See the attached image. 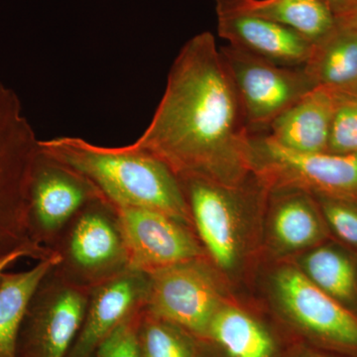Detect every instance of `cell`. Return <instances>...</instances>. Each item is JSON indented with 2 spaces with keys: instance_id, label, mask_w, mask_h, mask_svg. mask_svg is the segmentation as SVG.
<instances>
[{
  "instance_id": "cell-12",
  "label": "cell",
  "mask_w": 357,
  "mask_h": 357,
  "mask_svg": "<svg viewBox=\"0 0 357 357\" xmlns=\"http://www.w3.org/2000/svg\"><path fill=\"white\" fill-rule=\"evenodd\" d=\"M272 285L279 306L301 328L328 344L357 351L356 317L299 268H280Z\"/></svg>"
},
{
  "instance_id": "cell-22",
  "label": "cell",
  "mask_w": 357,
  "mask_h": 357,
  "mask_svg": "<svg viewBox=\"0 0 357 357\" xmlns=\"http://www.w3.org/2000/svg\"><path fill=\"white\" fill-rule=\"evenodd\" d=\"M185 333H189L143 309L138 330L142 357H197Z\"/></svg>"
},
{
  "instance_id": "cell-20",
  "label": "cell",
  "mask_w": 357,
  "mask_h": 357,
  "mask_svg": "<svg viewBox=\"0 0 357 357\" xmlns=\"http://www.w3.org/2000/svg\"><path fill=\"white\" fill-rule=\"evenodd\" d=\"M206 335L229 357H272L274 342L260 324L243 310L223 303L211 319Z\"/></svg>"
},
{
  "instance_id": "cell-11",
  "label": "cell",
  "mask_w": 357,
  "mask_h": 357,
  "mask_svg": "<svg viewBox=\"0 0 357 357\" xmlns=\"http://www.w3.org/2000/svg\"><path fill=\"white\" fill-rule=\"evenodd\" d=\"M116 213L130 269L151 274L203 259L204 248L180 220L148 208H116Z\"/></svg>"
},
{
  "instance_id": "cell-1",
  "label": "cell",
  "mask_w": 357,
  "mask_h": 357,
  "mask_svg": "<svg viewBox=\"0 0 357 357\" xmlns=\"http://www.w3.org/2000/svg\"><path fill=\"white\" fill-rule=\"evenodd\" d=\"M250 132L231 77L210 32L183 46L149 126L129 146L156 157L178 178L243 184Z\"/></svg>"
},
{
  "instance_id": "cell-24",
  "label": "cell",
  "mask_w": 357,
  "mask_h": 357,
  "mask_svg": "<svg viewBox=\"0 0 357 357\" xmlns=\"http://www.w3.org/2000/svg\"><path fill=\"white\" fill-rule=\"evenodd\" d=\"M312 196L331 229L345 243L357 248V201L325 195Z\"/></svg>"
},
{
  "instance_id": "cell-28",
  "label": "cell",
  "mask_w": 357,
  "mask_h": 357,
  "mask_svg": "<svg viewBox=\"0 0 357 357\" xmlns=\"http://www.w3.org/2000/svg\"><path fill=\"white\" fill-rule=\"evenodd\" d=\"M217 13H229L241 6L245 0H215Z\"/></svg>"
},
{
  "instance_id": "cell-2",
  "label": "cell",
  "mask_w": 357,
  "mask_h": 357,
  "mask_svg": "<svg viewBox=\"0 0 357 357\" xmlns=\"http://www.w3.org/2000/svg\"><path fill=\"white\" fill-rule=\"evenodd\" d=\"M40 152L81 175L115 208H148L191 227L180 178L161 160L126 145L105 147L75 136L39 141Z\"/></svg>"
},
{
  "instance_id": "cell-17",
  "label": "cell",
  "mask_w": 357,
  "mask_h": 357,
  "mask_svg": "<svg viewBox=\"0 0 357 357\" xmlns=\"http://www.w3.org/2000/svg\"><path fill=\"white\" fill-rule=\"evenodd\" d=\"M60 262L55 251L30 269L6 272L0 279V357H17L21 326L33 296Z\"/></svg>"
},
{
  "instance_id": "cell-21",
  "label": "cell",
  "mask_w": 357,
  "mask_h": 357,
  "mask_svg": "<svg viewBox=\"0 0 357 357\" xmlns=\"http://www.w3.org/2000/svg\"><path fill=\"white\" fill-rule=\"evenodd\" d=\"M298 268L314 285L340 303L356 298V267L340 249L328 245L309 249Z\"/></svg>"
},
{
  "instance_id": "cell-5",
  "label": "cell",
  "mask_w": 357,
  "mask_h": 357,
  "mask_svg": "<svg viewBox=\"0 0 357 357\" xmlns=\"http://www.w3.org/2000/svg\"><path fill=\"white\" fill-rule=\"evenodd\" d=\"M249 147L251 172L269 190L290 188L357 201V154L302 153L264 133L251 134Z\"/></svg>"
},
{
  "instance_id": "cell-4",
  "label": "cell",
  "mask_w": 357,
  "mask_h": 357,
  "mask_svg": "<svg viewBox=\"0 0 357 357\" xmlns=\"http://www.w3.org/2000/svg\"><path fill=\"white\" fill-rule=\"evenodd\" d=\"M52 251L60 256L54 270L89 289L129 268L116 208L105 199L79 211Z\"/></svg>"
},
{
  "instance_id": "cell-3",
  "label": "cell",
  "mask_w": 357,
  "mask_h": 357,
  "mask_svg": "<svg viewBox=\"0 0 357 357\" xmlns=\"http://www.w3.org/2000/svg\"><path fill=\"white\" fill-rule=\"evenodd\" d=\"M39 141L15 91L0 83V259L25 250L39 261L51 253L33 243L28 231V199Z\"/></svg>"
},
{
  "instance_id": "cell-26",
  "label": "cell",
  "mask_w": 357,
  "mask_h": 357,
  "mask_svg": "<svg viewBox=\"0 0 357 357\" xmlns=\"http://www.w3.org/2000/svg\"><path fill=\"white\" fill-rule=\"evenodd\" d=\"M330 7L337 20L351 13L357 6V0H323Z\"/></svg>"
},
{
  "instance_id": "cell-29",
  "label": "cell",
  "mask_w": 357,
  "mask_h": 357,
  "mask_svg": "<svg viewBox=\"0 0 357 357\" xmlns=\"http://www.w3.org/2000/svg\"><path fill=\"white\" fill-rule=\"evenodd\" d=\"M337 21L340 23H342V24L351 26V27L357 29V7L351 13H349V15Z\"/></svg>"
},
{
  "instance_id": "cell-30",
  "label": "cell",
  "mask_w": 357,
  "mask_h": 357,
  "mask_svg": "<svg viewBox=\"0 0 357 357\" xmlns=\"http://www.w3.org/2000/svg\"><path fill=\"white\" fill-rule=\"evenodd\" d=\"M357 7V6H356Z\"/></svg>"
},
{
  "instance_id": "cell-13",
  "label": "cell",
  "mask_w": 357,
  "mask_h": 357,
  "mask_svg": "<svg viewBox=\"0 0 357 357\" xmlns=\"http://www.w3.org/2000/svg\"><path fill=\"white\" fill-rule=\"evenodd\" d=\"M149 274L126 269L98 284L89 293L83 325L68 357H91L124 319L143 309Z\"/></svg>"
},
{
  "instance_id": "cell-15",
  "label": "cell",
  "mask_w": 357,
  "mask_h": 357,
  "mask_svg": "<svg viewBox=\"0 0 357 357\" xmlns=\"http://www.w3.org/2000/svg\"><path fill=\"white\" fill-rule=\"evenodd\" d=\"M340 93L323 86L312 89L274 119L268 135L293 151L326 152Z\"/></svg>"
},
{
  "instance_id": "cell-23",
  "label": "cell",
  "mask_w": 357,
  "mask_h": 357,
  "mask_svg": "<svg viewBox=\"0 0 357 357\" xmlns=\"http://www.w3.org/2000/svg\"><path fill=\"white\" fill-rule=\"evenodd\" d=\"M326 152L357 154V96L340 93Z\"/></svg>"
},
{
  "instance_id": "cell-27",
  "label": "cell",
  "mask_w": 357,
  "mask_h": 357,
  "mask_svg": "<svg viewBox=\"0 0 357 357\" xmlns=\"http://www.w3.org/2000/svg\"><path fill=\"white\" fill-rule=\"evenodd\" d=\"M23 258H32V256L28 251L18 250L6 255V257L1 258L0 259V279H1L2 275L6 273L9 268L13 267L14 264H16Z\"/></svg>"
},
{
  "instance_id": "cell-19",
  "label": "cell",
  "mask_w": 357,
  "mask_h": 357,
  "mask_svg": "<svg viewBox=\"0 0 357 357\" xmlns=\"http://www.w3.org/2000/svg\"><path fill=\"white\" fill-rule=\"evenodd\" d=\"M234 11L287 26L314 44L337 25V17L323 0H245L229 13Z\"/></svg>"
},
{
  "instance_id": "cell-16",
  "label": "cell",
  "mask_w": 357,
  "mask_h": 357,
  "mask_svg": "<svg viewBox=\"0 0 357 357\" xmlns=\"http://www.w3.org/2000/svg\"><path fill=\"white\" fill-rule=\"evenodd\" d=\"M269 236L280 253L309 250L323 241L325 225L318 202L303 190H270Z\"/></svg>"
},
{
  "instance_id": "cell-25",
  "label": "cell",
  "mask_w": 357,
  "mask_h": 357,
  "mask_svg": "<svg viewBox=\"0 0 357 357\" xmlns=\"http://www.w3.org/2000/svg\"><path fill=\"white\" fill-rule=\"evenodd\" d=\"M142 311L141 309L124 319L91 357H142L138 335Z\"/></svg>"
},
{
  "instance_id": "cell-9",
  "label": "cell",
  "mask_w": 357,
  "mask_h": 357,
  "mask_svg": "<svg viewBox=\"0 0 357 357\" xmlns=\"http://www.w3.org/2000/svg\"><path fill=\"white\" fill-rule=\"evenodd\" d=\"M203 259L149 274L144 311L191 335H206L211 319L225 302L218 281Z\"/></svg>"
},
{
  "instance_id": "cell-8",
  "label": "cell",
  "mask_w": 357,
  "mask_h": 357,
  "mask_svg": "<svg viewBox=\"0 0 357 357\" xmlns=\"http://www.w3.org/2000/svg\"><path fill=\"white\" fill-rule=\"evenodd\" d=\"M54 269L40 284L26 312L17 357H68L83 325L91 289Z\"/></svg>"
},
{
  "instance_id": "cell-14",
  "label": "cell",
  "mask_w": 357,
  "mask_h": 357,
  "mask_svg": "<svg viewBox=\"0 0 357 357\" xmlns=\"http://www.w3.org/2000/svg\"><path fill=\"white\" fill-rule=\"evenodd\" d=\"M218 31L230 46L289 68L305 67L314 44L287 26L244 13L218 14Z\"/></svg>"
},
{
  "instance_id": "cell-7",
  "label": "cell",
  "mask_w": 357,
  "mask_h": 357,
  "mask_svg": "<svg viewBox=\"0 0 357 357\" xmlns=\"http://www.w3.org/2000/svg\"><path fill=\"white\" fill-rule=\"evenodd\" d=\"M220 50L250 134L262 133L275 119L317 88L305 67L273 64L230 45Z\"/></svg>"
},
{
  "instance_id": "cell-18",
  "label": "cell",
  "mask_w": 357,
  "mask_h": 357,
  "mask_svg": "<svg viewBox=\"0 0 357 357\" xmlns=\"http://www.w3.org/2000/svg\"><path fill=\"white\" fill-rule=\"evenodd\" d=\"M305 69L317 86L357 96V29L337 21V27L314 44Z\"/></svg>"
},
{
  "instance_id": "cell-10",
  "label": "cell",
  "mask_w": 357,
  "mask_h": 357,
  "mask_svg": "<svg viewBox=\"0 0 357 357\" xmlns=\"http://www.w3.org/2000/svg\"><path fill=\"white\" fill-rule=\"evenodd\" d=\"M103 199L72 169L40 152L28 199V231L33 243L52 251L70 222L91 202Z\"/></svg>"
},
{
  "instance_id": "cell-6",
  "label": "cell",
  "mask_w": 357,
  "mask_h": 357,
  "mask_svg": "<svg viewBox=\"0 0 357 357\" xmlns=\"http://www.w3.org/2000/svg\"><path fill=\"white\" fill-rule=\"evenodd\" d=\"M180 181L204 250L220 270L231 271L238 265L243 250L244 208L270 190L253 173L243 184L234 187L201 178Z\"/></svg>"
}]
</instances>
